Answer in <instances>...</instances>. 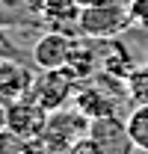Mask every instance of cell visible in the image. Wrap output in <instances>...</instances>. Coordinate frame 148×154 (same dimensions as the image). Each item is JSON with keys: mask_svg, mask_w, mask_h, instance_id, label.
<instances>
[{"mask_svg": "<svg viewBox=\"0 0 148 154\" xmlns=\"http://www.w3.org/2000/svg\"><path fill=\"white\" fill-rule=\"evenodd\" d=\"M133 18H130V0H89L80 12V33L86 38H119L128 30Z\"/></svg>", "mask_w": 148, "mask_h": 154, "instance_id": "6da1fadb", "label": "cell"}, {"mask_svg": "<svg viewBox=\"0 0 148 154\" xmlns=\"http://www.w3.org/2000/svg\"><path fill=\"white\" fill-rule=\"evenodd\" d=\"M89 125L92 122L80 113L74 104H68V107L54 110V113L48 116V128H45L42 139L51 148V154H68V148H71L80 136L89 134Z\"/></svg>", "mask_w": 148, "mask_h": 154, "instance_id": "7a4b0ae2", "label": "cell"}, {"mask_svg": "<svg viewBox=\"0 0 148 154\" xmlns=\"http://www.w3.org/2000/svg\"><path fill=\"white\" fill-rule=\"evenodd\" d=\"M77 77L68 71V68H51V71H42V74L33 80V92L30 98L39 101L48 113L54 110H62L74 101V92H77Z\"/></svg>", "mask_w": 148, "mask_h": 154, "instance_id": "3957f363", "label": "cell"}, {"mask_svg": "<svg viewBox=\"0 0 148 154\" xmlns=\"http://www.w3.org/2000/svg\"><path fill=\"white\" fill-rule=\"evenodd\" d=\"M48 110L33 101V98H21V101H12V104H6V119H3V125H6V131L15 136V139H36V136L45 134V128H48Z\"/></svg>", "mask_w": 148, "mask_h": 154, "instance_id": "277c9868", "label": "cell"}, {"mask_svg": "<svg viewBox=\"0 0 148 154\" xmlns=\"http://www.w3.org/2000/svg\"><path fill=\"white\" fill-rule=\"evenodd\" d=\"M74 48H77V38L68 36L65 30H48V33L33 45V62H36L39 71L68 68Z\"/></svg>", "mask_w": 148, "mask_h": 154, "instance_id": "5b68a950", "label": "cell"}, {"mask_svg": "<svg viewBox=\"0 0 148 154\" xmlns=\"http://www.w3.org/2000/svg\"><path fill=\"white\" fill-rule=\"evenodd\" d=\"M33 80L36 74L21 65L15 59H3L0 62V104H12V101H21V98H30L33 92Z\"/></svg>", "mask_w": 148, "mask_h": 154, "instance_id": "8992f818", "label": "cell"}, {"mask_svg": "<svg viewBox=\"0 0 148 154\" xmlns=\"http://www.w3.org/2000/svg\"><path fill=\"white\" fill-rule=\"evenodd\" d=\"M71 104L86 116L89 122L116 116V98L107 95V89H104V83H98V77H95L92 83H80V86H77Z\"/></svg>", "mask_w": 148, "mask_h": 154, "instance_id": "52a82bcc", "label": "cell"}, {"mask_svg": "<svg viewBox=\"0 0 148 154\" xmlns=\"http://www.w3.org/2000/svg\"><path fill=\"white\" fill-rule=\"evenodd\" d=\"M89 136L98 139V145L104 148V154H130V151H133L128 125L119 122V116L95 119L92 125H89Z\"/></svg>", "mask_w": 148, "mask_h": 154, "instance_id": "ba28073f", "label": "cell"}, {"mask_svg": "<svg viewBox=\"0 0 148 154\" xmlns=\"http://www.w3.org/2000/svg\"><path fill=\"white\" fill-rule=\"evenodd\" d=\"M45 15L54 21V30H65L68 24L80 27V12H83V0H48L42 3Z\"/></svg>", "mask_w": 148, "mask_h": 154, "instance_id": "9c48e42d", "label": "cell"}, {"mask_svg": "<svg viewBox=\"0 0 148 154\" xmlns=\"http://www.w3.org/2000/svg\"><path fill=\"white\" fill-rule=\"evenodd\" d=\"M125 125H128L133 148L148 154V104H133V110L128 113Z\"/></svg>", "mask_w": 148, "mask_h": 154, "instance_id": "30bf717a", "label": "cell"}, {"mask_svg": "<svg viewBox=\"0 0 148 154\" xmlns=\"http://www.w3.org/2000/svg\"><path fill=\"white\" fill-rule=\"evenodd\" d=\"M130 104H148V65H136L125 80Z\"/></svg>", "mask_w": 148, "mask_h": 154, "instance_id": "8fae6325", "label": "cell"}, {"mask_svg": "<svg viewBox=\"0 0 148 154\" xmlns=\"http://www.w3.org/2000/svg\"><path fill=\"white\" fill-rule=\"evenodd\" d=\"M68 154H104V148L98 145V139H95V136L86 134V136H80L71 148H68Z\"/></svg>", "mask_w": 148, "mask_h": 154, "instance_id": "7c38bea8", "label": "cell"}, {"mask_svg": "<svg viewBox=\"0 0 148 154\" xmlns=\"http://www.w3.org/2000/svg\"><path fill=\"white\" fill-rule=\"evenodd\" d=\"M130 18L136 27L148 30V0H130Z\"/></svg>", "mask_w": 148, "mask_h": 154, "instance_id": "4fadbf2b", "label": "cell"}, {"mask_svg": "<svg viewBox=\"0 0 148 154\" xmlns=\"http://www.w3.org/2000/svg\"><path fill=\"white\" fill-rule=\"evenodd\" d=\"M33 3H39V6H42V3H48V0H33Z\"/></svg>", "mask_w": 148, "mask_h": 154, "instance_id": "5bb4252c", "label": "cell"}]
</instances>
